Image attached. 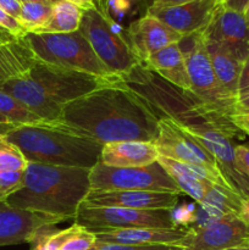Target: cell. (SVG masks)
I'll return each mask as SVG.
<instances>
[{"mask_svg": "<svg viewBox=\"0 0 249 250\" xmlns=\"http://www.w3.org/2000/svg\"><path fill=\"white\" fill-rule=\"evenodd\" d=\"M227 250H249V246L238 247V248H232V249H227Z\"/></svg>", "mask_w": 249, "mask_h": 250, "instance_id": "cell-46", "label": "cell"}, {"mask_svg": "<svg viewBox=\"0 0 249 250\" xmlns=\"http://www.w3.org/2000/svg\"><path fill=\"white\" fill-rule=\"evenodd\" d=\"M159 156L180 163L217 167L216 160L210 151L180 124L167 117L159 120V136L154 142Z\"/></svg>", "mask_w": 249, "mask_h": 250, "instance_id": "cell-10", "label": "cell"}, {"mask_svg": "<svg viewBox=\"0 0 249 250\" xmlns=\"http://www.w3.org/2000/svg\"><path fill=\"white\" fill-rule=\"evenodd\" d=\"M90 168L28 163L23 187L6 203L27 211L75 220L90 190Z\"/></svg>", "mask_w": 249, "mask_h": 250, "instance_id": "cell-2", "label": "cell"}, {"mask_svg": "<svg viewBox=\"0 0 249 250\" xmlns=\"http://www.w3.org/2000/svg\"><path fill=\"white\" fill-rule=\"evenodd\" d=\"M16 39L17 38H15L11 33H9V32L5 31V29L0 28V44L9 43V42L16 41Z\"/></svg>", "mask_w": 249, "mask_h": 250, "instance_id": "cell-40", "label": "cell"}, {"mask_svg": "<svg viewBox=\"0 0 249 250\" xmlns=\"http://www.w3.org/2000/svg\"><path fill=\"white\" fill-rule=\"evenodd\" d=\"M15 126H12V125H0V134H6L7 132L10 131V129L14 128Z\"/></svg>", "mask_w": 249, "mask_h": 250, "instance_id": "cell-43", "label": "cell"}, {"mask_svg": "<svg viewBox=\"0 0 249 250\" xmlns=\"http://www.w3.org/2000/svg\"><path fill=\"white\" fill-rule=\"evenodd\" d=\"M0 7L7 14L11 15L16 20H19L21 14V2L17 0H0Z\"/></svg>", "mask_w": 249, "mask_h": 250, "instance_id": "cell-35", "label": "cell"}, {"mask_svg": "<svg viewBox=\"0 0 249 250\" xmlns=\"http://www.w3.org/2000/svg\"><path fill=\"white\" fill-rule=\"evenodd\" d=\"M73 229L59 250H93L98 239L94 232L73 224Z\"/></svg>", "mask_w": 249, "mask_h": 250, "instance_id": "cell-29", "label": "cell"}, {"mask_svg": "<svg viewBox=\"0 0 249 250\" xmlns=\"http://www.w3.org/2000/svg\"><path fill=\"white\" fill-rule=\"evenodd\" d=\"M180 194L148 190L90 189L83 204L89 207H115L139 210H173Z\"/></svg>", "mask_w": 249, "mask_h": 250, "instance_id": "cell-16", "label": "cell"}, {"mask_svg": "<svg viewBox=\"0 0 249 250\" xmlns=\"http://www.w3.org/2000/svg\"><path fill=\"white\" fill-rule=\"evenodd\" d=\"M243 15H244V17H246L247 21H248V23H249V5L246 7V10H244Z\"/></svg>", "mask_w": 249, "mask_h": 250, "instance_id": "cell-44", "label": "cell"}, {"mask_svg": "<svg viewBox=\"0 0 249 250\" xmlns=\"http://www.w3.org/2000/svg\"><path fill=\"white\" fill-rule=\"evenodd\" d=\"M185 250H227L249 246V222L237 215L220 217L200 229H189Z\"/></svg>", "mask_w": 249, "mask_h": 250, "instance_id": "cell-11", "label": "cell"}, {"mask_svg": "<svg viewBox=\"0 0 249 250\" xmlns=\"http://www.w3.org/2000/svg\"><path fill=\"white\" fill-rule=\"evenodd\" d=\"M28 75L41 84L49 97L53 98L62 106L104 85L121 80V78L98 77L90 73L49 65L42 62L38 59L28 71Z\"/></svg>", "mask_w": 249, "mask_h": 250, "instance_id": "cell-9", "label": "cell"}, {"mask_svg": "<svg viewBox=\"0 0 249 250\" xmlns=\"http://www.w3.org/2000/svg\"><path fill=\"white\" fill-rule=\"evenodd\" d=\"M143 1H146V2H149V6H150V5L153 4V2H154V0H143Z\"/></svg>", "mask_w": 249, "mask_h": 250, "instance_id": "cell-49", "label": "cell"}, {"mask_svg": "<svg viewBox=\"0 0 249 250\" xmlns=\"http://www.w3.org/2000/svg\"><path fill=\"white\" fill-rule=\"evenodd\" d=\"M17 1H20L21 4H23V2H44V4L48 5H55L60 0H17Z\"/></svg>", "mask_w": 249, "mask_h": 250, "instance_id": "cell-41", "label": "cell"}, {"mask_svg": "<svg viewBox=\"0 0 249 250\" xmlns=\"http://www.w3.org/2000/svg\"><path fill=\"white\" fill-rule=\"evenodd\" d=\"M249 92V56L242 66V72L238 82V97Z\"/></svg>", "mask_w": 249, "mask_h": 250, "instance_id": "cell-34", "label": "cell"}, {"mask_svg": "<svg viewBox=\"0 0 249 250\" xmlns=\"http://www.w3.org/2000/svg\"><path fill=\"white\" fill-rule=\"evenodd\" d=\"M146 70L156 73L166 82L185 90H190V81L188 76L185 58L178 43H173L158 53L153 54L144 63ZM192 92V90H190Z\"/></svg>", "mask_w": 249, "mask_h": 250, "instance_id": "cell-20", "label": "cell"}, {"mask_svg": "<svg viewBox=\"0 0 249 250\" xmlns=\"http://www.w3.org/2000/svg\"><path fill=\"white\" fill-rule=\"evenodd\" d=\"M227 1H229V0H217V2H219V4H221V5L226 4Z\"/></svg>", "mask_w": 249, "mask_h": 250, "instance_id": "cell-48", "label": "cell"}, {"mask_svg": "<svg viewBox=\"0 0 249 250\" xmlns=\"http://www.w3.org/2000/svg\"><path fill=\"white\" fill-rule=\"evenodd\" d=\"M248 5H249V0H229V1H227L226 4H224V6L243 14L244 10H246V7L248 6Z\"/></svg>", "mask_w": 249, "mask_h": 250, "instance_id": "cell-39", "label": "cell"}, {"mask_svg": "<svg viewBox=\"0 0 249 250\" xmlns=\"http://www.w3.org/2000/svg\"><path fill=\"white\" fill-rule=\"evenodd\" d=\"M53 11V5L44 2H23L21 4V14L19 22L26 32L39 33L48 23Z\"/></svg>", "mask_w": 249, "mask_h": 250, "instance_id": "cell-25", "label": "cell"}, {"mask_svg": "<svg viewBox=\"0 0 249 250\" xmlns=\"http://www.w3.org/2000/svg\"><path fill=\"white\" fill-rule=\"evenodd\" d=\"M0 125H11V124H9V122H7V120L0 115Z\"/></svg>", "mask_w": 249, "mask_h": 250, "instance_id": "cell-45", "label": "cell"}, {"mask_svg": "<svg viewBox=\"0 0 249 250\" xmlns=\"http://www.w3.org/2000/svg\"><path fill=\"white\" fill-rule=\"evenodd\" d=\"M90 189L148 190L182 194L167 171L158 163L138 167H114L98 163L90 170Z\"/></svg>", "mask_w": 249, "mask_h": 250, "instance_id": "cell-7", "label": "cell"}, {"mask_svg": "<svg viewBox=\"0 0 249 250\" xmlns=\"http://www.w3.org/2000/svg\"><path fill=\"white\" fill-rule=\"evenodd\" d=\"M171 176L173 181H175L176 185L178 186L180 190L182 192V194H187L192 198L194 202H197L198 204L203 202V199L207 195L208 189L211 185L214 183L207 182V181H200L197 178H193L190 176L182 175V173H176L171 172L168 173Z\"/></svg>", "mask_w": 249, "mask_h": 250, "instance_id": "cell-28", "label": "cell"}, {"mask_svg": "<svg viewBox=\"0 0 249 250\" xmlns=\"http://www.w3.org/2000/svg\"><path fill=\"white\" fill-rule=\"evenodd\" d=\"M75 224L98 233L126 229H176L171 210H139L115 207H89L82 204Z\"/></svg>", "mask_w": 249, "mask_h": 250, "instance_id": "cell-8", "label": "cell"}, {"mask_svg": "<svg viewBox=\"0 0 249 250\" xmlns=\"http://www.w3.org/2000/svg\"><path fill=\"white\" fill-rule=\"evenodd\" d=\"M231 120L239 131L249 136V114H236L231 117Z\"/></svg>", "mask_w": 249, "mask_h": 250, "instance_id": "cell-36", "label": "cell"}, {"mask_svg": "<svg viewBox=\"0 0 249 250\" xmlns=\"http://www.w3.org/2000/svg\"><path fill=\"white\" fill-rule=\"evenodd\" d=\"M158 159L154 142L126 141L104 144L99 163L114 167H138L150 165Z\"/></svg>", "mask_w": 249, "mask_h": 250, "instance_id": "cell-19", "label": "cell"}, {"mask_svg": "<svg viewBox=\"0 0 249 250\" xmlns=\"http://www.w3.org/2000/svg\"><path fill=\"white\" fill-rule=\"evenodd\" d=\"M159 116L144 98L121 80L62 107L60 124L102 146L116 142H155Z\"/></svg>", "mask_w": 249, "mask_h": 250, "instance_id": "cell-1", "label": "cell"}, {"mask_svg": "<svg viewBox=\"0 0 249 250\" xmlns=\"http://www.w3.org/2000/svg\"><path fill=\"white\" fill-rule=\"evenodd\" d=\"M139 1H143V0H139Z\"/></svg>", "mask_w": 249, "mask_h": 250, "instance_id": "cell-50", "label": "cell"}, {"mask_svg": "<svg viewBox=\"0 0 249 250\" xmlns=\"http://www.w3.org/2000/svg\"><path fill=\"white\" fill-rule=\"evenodd\" d=\"M28 165L22 151L15 144L0 134V172L5 171H24Z\"/></svg>", "mask_w": 249, "mask_h": 250, "instance_id": "cell-27", "label": "cell"}, {"mask_svg": "<svg viewBox=\"0 0 249 250\" xmlns=\"http://www.w3.org/2000/svg\"><path fill=\"white\" fill-rule=\"evenodd\" d=\"M189 233L188 227L176 229H111L95 233L97 239L103 243L127 244V246H159V244H178L181 246Z\"/></svg>", "mask_w": 249, "mask_h": 250, "instance_id": "cell-18", "label": "cell"}, {"mask_svg": "<svg viewBox=\"0 0 249 250\" xmlns=\"http://www.w3.org/2000/svg\"><path fill=\"white\" fill-rule=\"evenodd\" d=\"M193 1V0H154L150 6L154 7H172L177 5L187 4V2Z\"/></svg>", "mask_w": 249, "mask_h": 250, "instance_id": "cell-38", "label": "cell"}, {"mask_svg": "<svg viewBox=\"0 0 249 250\" xmlns=\"http://www.w3.org/2000/svg\"><path fill=\"white\" fill-rule=\"evenodd\" d=\"M126 38L138 65L145 62L153 54L161 49L178 43L183 36L151 15L143 17L129 24Z\"/></svg>", "mask_w": 249, "mask_h": 250, "instance_id": "cell-13", "label": "cell"}, {"mask_svg": "<svg viewBox=\"0 0 249 250\" xmlns=\"http://www.w3.org/2000/svg\"><path fill=\"white\" fill-rule=\"evenodd\" d=\"M204 43L217 81L232 98L238 99V82L243 62L219 44Z\"/></svg>", "mask_w": 249, "mask_h": 250, "instance_id": "cell-22", "label": "cell"}, {"mask_svg": "<svg viewBox=\"0 0 249 250\" xmlns=\"http://www.w3.org/2000/svg\"><path fill=\"white\" fill-rule=\"evenodd\" d=\"M23 38L42 62L90 73L98 77L120 78L112 75L100 61L80 29L71 33L28 32Z\"/></svg>", "mask_w": 249, "mask_h": 250, "instance_id": "cell-4", "label": "cell"}, {"mask_svg": "<svg viewBox=\"0 0 249 250\" xmlns=\"http://www.w3.org/2000/svg\"><path fill=\"white\" fill-rule=\"evenodd\" d=\"M83 9L70 0H60L53 5L48 23L39 33H71L80 29Z\"/></svg>", "mask_w": 249, "mask_h": 250, "instance_id": "cell-23", "label": "cell"}, {"mask_svg": "<svg viewBox=\"0 0 249 250\" xmlns=\"http://www.w3.org/2000/svg\"><path fill=\"white\" fill-rule=\"evenodd\" d=\"M220 5L217 0H193L172 7L148 6L146 14L185 37L204 32Z\"/></svg>", "mask_w": 249, "mask_h": 250, "instance_id": "cell-14", "label": "cell"}, {"mask_svg": "<svg viewBox=\"0 0 249 250\" xmlns=\"http://www.w3.org/2000/svg\"><path fill=\"white\" fill-rule=\"evenodd\" d=\"M93 250H185L178 244H159V246H127V244H110L97 242Z\"/></svg>", "mask_w": 249, "mask_h": 250, "instance_id": "cell-31", "label": "cell"}, {"mask_svg": "<svg viewBox=\"0 0 249 250\" xmlns=\"http://www.w3.org/2000/svg\"><path fill=\"white\" fill-rule=\"evenodd\" d=\"M24 183V171L0 172V202H5L19 192Z\"/></svg>", "mask_w": 249, "mask_h": 250, "instance_id": "cell-30", "label": "cell"}, {"mask_svg": "<svg viewBox=\"0 0 249 250\" xmlns=\"http://www.w3.org/2000/svg\"><path fill=\"white\" fill-rule=\"evenodd\" d=\"M178 45L187 66L190 90L220 114L228 117L236 115L237 99L232 98L217 81L202 32L185 36L178 42Z\"/></svg>", "mask_w": 249, "mask_h": 250, "instance_id": "cell-6", "label": "cell"}, {"mask_svg": "<svg viewBox=\"0 0 249 250\" xmlns=\"http://www.w3.org/2000/svg\"><path fill=\"white\" fill-rule=\"evenodd\" d=\"M59 222H62L59 217L17 209L0 202V247L31 243L39 229Z\"/></svg>", "mask_w": 249, "mask_h": 250, "instance_id": "cell-15", "label": "cell"}, {"mask_svg": "<svg viewBox=\"0 0 249 250\" xmlns=\"http://www.w3.org/2000/svg\"><path fill=\"white\" fill-rule=\"evenodd\" d=\"M80 31L112 75L122 78L138 65L127 38L98 5L83 9Z\"/></svg>", "mask_w": 249, "mask_h": 250, "instance_id": "cell-5", "label": "cell"}, {"mask_svg": "<svg viewBox=\"0 0 249 250\" xmlns=\"http://www.w3.org/2000/svg\"><path fill=\"white\" fill-rule=\"evenodd\" d=\"M88 1H89L92 5H98L102 0H88Z\"/></svg>", "mask_w": 249, "mask_h": 250, "instance_id": "cell-47", "label": "cell"}, {"mask_svg": "<svg viewBox=\"0 0 249 250\" xmlns=\"http://www.w3.org/2000/svg\"><path fill=\"white\" fill-rule=\"evenodd\" d=\"M234 151L239 167L249 177V146H236Z\"/></svg>", "mask_w": 249, "mask_h": 250, "instance_id": "cell-33", "label": "cell"}, {"mask_svg": "<svg viewBox=\"0 0 249 250\" xmlns=\"http://www.w3.org/2000/svg\"><path fill=\"white\" fill-rule=\"evenodd\" d=\"M236 114H249V92L238 97L236 103Z\"/></svg>", "mask_w": 249, "mask_h": 250, "instance_id": "cell-37", "label": "cell"}, {"mask_svg": "<svg viewBox=\"0 0 249 250\" xmlns=\"http://www.w3.org/2000/svg\"><path fill=\"white\" fill-rule=\"evenodd\" d=\"M0 89L22 103L44 121L61 125L60 117L63 106L49 97L48 93L28 75V72L0 82Z\"/></svg>", "mask_w": 249, "mask_h": 250, "instance_id": "cell-17", "label": "cell"}, {"mask_svg": "<svg viewBox=\"0 0 249 250\" xmlns=\"http://www.w3.org/2000/svg\"><path fill=\"white\" fill-rule=\"evenodd\" d=\"M73 226L65 229H58L55 226H46L39 229L32 239L29 250H59L63 242L72 232Z\"/></svg>", "mask_w": 249, "mask_h": 250, "instance_id": "cell-26", "label": "cell"}, {"mask_svg": "<svg viewBox=\"0 0 249 250\" xmlns=\"http://www.w3.org/2000/svg\"><path fill=\"white\" fill-rule=\"evenodd\" d=\"M0 28L5 29L9 33H11L15 38L20 39L23 38L27 34L26 29L21 26V23L19 22V20H16L15 17H12L11 15L7 14L6 11L0 7Z\"/></svg>", "mask_w": 249, "mask_h": 250, "instance_id": "cell-32", "label": "cell"}, {"mask_svg": "<svg viewBox=\"0 0 249 250\" xmlns=\"http://www.w3.org/2000/svg\"><path fill=\"white\" fill-rule=\"evenodd\" d=\"M37 58L24 38L0 44V82L24 75Z\"/></svg>", "mask_w": 249, "mask_h": 250, "instance_id": "cell-21", "label": "cell"}, {"mask_svg": "<svg viewBox=\"0 0 249 250\" xmlns=\"http://www.w3.org/2000/svg\"><path fill=\"white\" fill-rule=\"evenodd\" d=\"M0 115L15 127L49 124L1 89H0Z\"/></svg>", "mask_w": 249, "mask_h": 250, "instance_id": "cell-24", "label": "cell"}, {"mask_svg": "<svg viewBox=\"0 0 249 250\" xmlns=\"http://www.w3.org/2000/svg\"><path fill=\"white\" fill-rule=\"evenodd\" d=\"M70 1L75 2L76 5H78L80 7H82V9H88V7L93 6L92 4H90L88 0H70Z\"/></svg>", "mask_w": 249, "mask_h": 250, "instance_id": "cell-42", "label": "cell"}, {"mask_svg": "<svg viewBox=\"0 0 249 250\" xmlns=\"http://www.w3.org/2000/svg\"><path fill=\"white\" fill-rule=\"evenodd\" d=\"M202 34L204 42L219 44L242 62L249 56V23L242 12L220 5Z\"/></svg>", "mask_w": 249, "mask_h": 250, "instance_id": "cell-12", "label": "cell"}, {"mask_svg": "<svg viewBox=\"0 0 249 250\" xmlns=\"http://www.w3.org/2000/svg\"><path fill=\"white\" fill-rule=\"evenodd\" d=\"M5 138L17 146L28 163L92 170L99 163L103 146L80 136L65 125H32L10 129Z\"/></svg>", "mask_w": 249, "mask_h": 250, "instance_id": "cell-3", "label": "cell"}]
</instances>
